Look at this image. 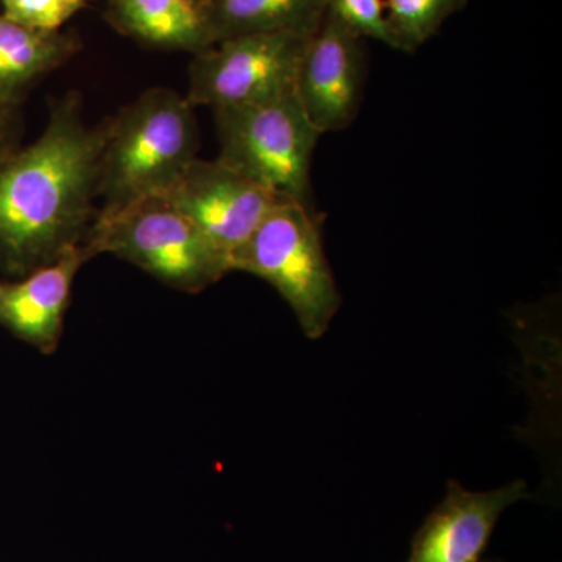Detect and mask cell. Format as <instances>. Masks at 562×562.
Instances as JSON below:
<instances>
[{"instance_id":"30bf717a","label":"cell","mask_w":562,"mask_h":562,"mask_svg":"<svg viewBox=\"0 0 562 562\" xmlns=\"http://www.w3.org/2000/svg\"><path fill=\"white\" fill-rule=\"evenodd\" d=\"M90 260L85 246L76 247L13 283H0V324L44 353L55 351L74 280Z\"/></svg>"},{"instance_id":"6da1fadb","label":"cell","mask_w":562,"mask_h":562,"mask_svg":"<svg viewBox=\"0 0 562 562\" xmlns=\"http://www.w3.org/2000/svg\"><path fill=\"white\" fill-rule=\"evenodd\" d=\"M109 121L87 124L81 98L50 106L40 138L0 161V269L27 276L83 246L99 210Z\"/></svg>"},{"instance_id":"ba28073f","label":"cell","mask_w":562,"mask_h":562,"mask_svg":"<svg viewBox=\"0 0 562 562\" xmlns=\"http://www.w3.org/2000/svg\"><path fill=\"white\" fill-rule=\"evenodd\" d=\"M366 70L364 40L325 13L295 80V95L322 135L344 131L357 120Z\"/></svg>"},{"instance_id":"8992f818","label":"cell","mask_w":562,"mask_h":562,"mask_svg":"<svg viewBox=\"0 0 562 562\" xmlns=\"http://www.w3.org/2000/svg\"><path fill=\"white\" fill-rule=\"evenodd\" d=\"M313 33H250L220 41L194 55L187 99L194 106L246 105L295 91Z\"/></svg>"},{"instance_id":"52a82bcc","label":"cell","mask_w":562,"mask_h":562,"mask_svg":"<svg viewBox=\"0 0 562 562\" xmlns=\"http://www.w3.org/2000/svg\"><path fill=\"white\" fill-rule=\"evenodd\" d=\"M162 198L232 260L283 198L220 160L195 158ZM232 266V265H231Z\"/></svg>"},{"instance_id":"7c38bea8","label":"cell","mask_w":562,"mask_h":562,"mask_svg":"<svg viewBox=\"0 0 562 562\" xmlns=\"http://www.w3.org/2000/svg\"><path fill=\"white\" fill-rule=\"evenodd\" d=\"M80 49L77 33L36 31L0 13V102L21 105L29 87Z\"/></svg>"},{"instance_id":"e0dca14e","label":"cell","mask_w":562,"mask_h":562,"mask_svg":"<svg viewBox=\"0 0 562 562\" xmlns=\"http://www.w3.org/2000/svg\"><path fill=\"white\" fill-rule=\"evenodd\" d=\"M21 109L14 103L0 102V161L20 149Z\"/></svg>"},{"instance_id":"4fadbf2b","label":"cell","mask_w":562,"mask_h":562,"mask_svg":"<svg viewBox=\"0 0 562 562\" xmlns=\"http://www.w3.org/2000/svg\"><path fill=\"white\" fill-rule=\"evenodd\" d=\"M214 44L250 33H314L325 0H202Z\"/></svg>"},{"instance_id":"8fae6325","label":"cell","mask_w":562,"mask_h":562,"mask_svg":"<svg viewBox=\"0 0 562 562\" xmlns=\"http://www.w3.org/2000/svg\"><path fill=\"white\" fill-rule=\"evenodd\" d=\"M105 20L150 49L195 55L214 46L202 0H106Z\"/></svg>"},{"instance_id":"7a4b0ae2","label":"cell","mask_w":562,"mask_h":562,"mask_svg":"<svg viewBox=\"0 0 562 562\" xmlns=\"http://www.w3.org/2000/svg\"><path fill=\"white\" fill-rule=\"evenodd\" d=\"M195 106L169 88H151L109 117L101 158V213L160 195L198 158Z\"/></svg>"},{"instance_id":"277c9868","label":"cell","mask_w":562,"mask_h":562,"mask_svg":"<svg viewBox=\"0 0 562 562\" xmlns=\"http://www.w3.org/2000/svg\"><path fill=\"white\" fill-rule=\"evenodd\" d=\"M91 258L111 254L173 290L201 292L232 272L231 258L162 195L101 213L83 243Z\"/></svg>"},{"instance_id":"9c48e42d","label":"cell","mask_w":562,"mask_h":562,"mask_svg":"<svg viewBox=\"0 0 562 562\" xmlns=\"http://www.w3.org/2000/svg\"><path fill=\"white\" fill-rule=\"evenodd\" d=\"M528 495L522 480L490 492L450 482L446 501L417 531L408 562H480L498 517Z\"/></svg>"},{"instance_id":"3957f363","label":"cell","mask_w":562,"mask_h":562,"mask_svg":"<svg viewBox=\"0 0 562 562\" xmlns=\"http://www.w3.org/2000/svg\"><path fill=\"white\" fill-rule=\"evenodd\" d=\"M231 265L232 272L268 281L291 306L306 338H322L341 306L314 206L291 199L277 203L232 255Z\"/></svg>"},{"instance_id":"5b68a950","label":"cell","mask_w":562,"mask_h":562,"mask_svg":"<svg viewBox=\"0 0 562 562\" xmlns=\"http://www.w3.org/2000/svg\"><path fill=\"white\" fill-rule=\"evenodd\" d=\"M217 160L280 198L313 206L312 162L322 133L294 92L213 110Z\"/></svg>"},{"instance_id":"9a60e30c","label":"cell","mask_w":562,"mask_h":562,"mask_svg":"<svg viewBox=\"0 0 562 562\" xmlns=\"http://www.w3.org/2000/svg\"><path fill=\"white\" fill-rule=\"evenodd\" d=\"M325 13L360 38H371L398 50L397 38L387 21L384 0H325Z\"/></svg>"},{"instance_id":"5bb4252c","label":"cell","mask_w":562,"mask_h":562,"mask_svg":"<svg viewBox=\"0 0 562 562\" xmlns=\"http://www.w3.org/2000/svg\"><path fill=\"white\" fill-rule=\"evenodd\" d=\"M465 5L468 0H384L398 50L409 54L424 46Z\"/></svg>"},{"instance_id":"2e32d148","label":"cell","mask_w":562,"mask_h":562,"mask_svg":"<svg viewBox=\"0 0 562 562\" xmlns=\"http://www.w3.org/2000/svg\"><path fill=\"white\" fill-rule=\"evenodd\" d=\"M0 5L10 20L36 31L57 32L85 9L87 0H0Z\"/></svg>"}]
</instances>
